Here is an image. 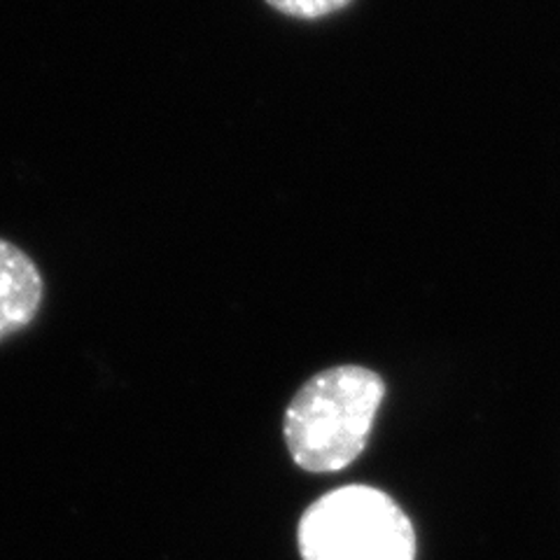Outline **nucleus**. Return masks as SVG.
Segmentation results:
<instances>
[{
	"mask_svg": "<svg viewBox=\"0 0 560 560\" xmlns=\"http://www.w3.org/2000/svg\"><path fill=\"white\" fill-rule=\"evenodd\" d=\"M296 547L302 560H416V530L388 493L350 483L308 504Z\"/></svg>",
	"mask_w": 560,
	"mask_h": 560,
	"instance_id": "nucleus-2",
	"label": "nucleus"
},
{
	"mask_svg": "<svg viewBox=\"0 0 560 560\" xmlns=\"http://www.w3.org/2000/svg\"><path fill=\"white\" fill-rule=\"evenodd\" d=\"M383 397V378L360 364L313 374L294 393L283 418L292 463L311 475L353 465L370 442Z\"/></svg>",
	"mask_w": 560,
	"mask_h": 560,
	"instance_id": "nucleus-1",
	"label": "nucleus"
},
{
	"mask_svg": "<svg viewBox=\"0 0 560 560\" xmlns=\"http://www.w3.org/2000/svg\"><path fill=\"white\" fill-rule=\"evenodd\" d=\"M278 12L300 16V20H318L346 8L350 0H267Z\"/></svg>",
	"mask_w": 560,
	"mask_h": 560,
	"instance_id": "nucleus-4",
	"label": "nucleus"
},
{
	"mask_svg": "<svg viewBox=\"0 0 560 560\" xmlns=\"http://www.w3.org/2000/svg\"><path fill=\"white\" fill-rule=\"evenodd\" d=\"M45 283L38 265L5 238H0V341L16 337L38 318Z\"/></svg>",
	"mask_w": 560,
	"mask_h": 560,
	"instance_id": "nucleus-3",
	"label": "nucleus"
}]
</instances>
